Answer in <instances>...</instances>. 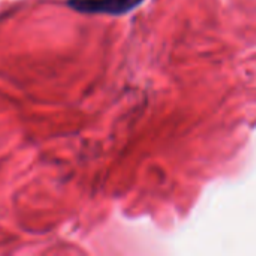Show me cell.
<instances>
[{"label": "cell", "mask_w": 256, "mask_h": 256, "mask_svg": "<svg viewBox=\"0 0 256 256\" xmlns=\"http://www.w3.org/2000/svg\"><path fill=\"white\" fill-rule=\"evenodd\" d=\"M142 0H68V6L81 14L123 15L136 8Z\"/></svg>", "instance_id": "1"}]
</instances>
